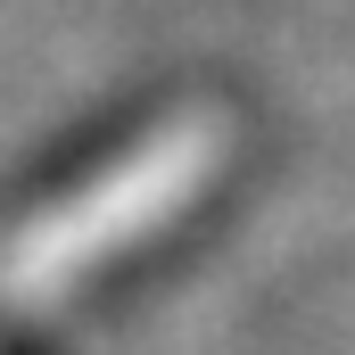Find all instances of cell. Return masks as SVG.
<instances>
[{"label":"cell","mask_w":355,"mask_h":355,"mask_svg":"<svg viewBox=\"0 0 355 355\" xmlns=\"http://www.w3.org/2000/svg\"><path fill=\"white\" fill-rule=\"evenodd\" d=\"M215 157H223V141H215L207 124L149 141L141 157H124L99 190H83V207L50 215L33 240H17V248H8V265H0V297H8V306H42V297L75 289L107 248H124V240L157 232L182 198L215 174Z\"/></svg>","instance_id":"cell-1"}]
</instances>
